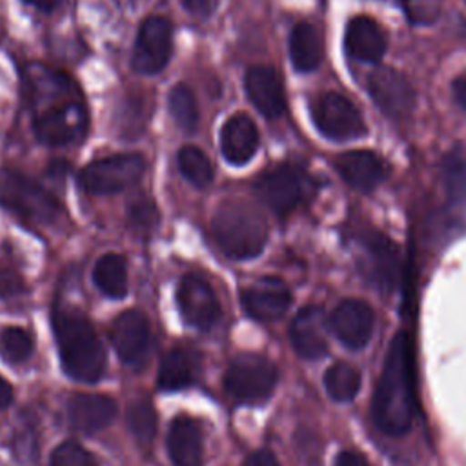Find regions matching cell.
I'll return each instance as SVG.
<instances>
[{"instance_id": "30bf717a", "label": "cell", "mask_w": 466, "mask_h": 466, "mask_svg": "<svg viewBox=\"0 0 466 466\" xmlns=\"http://www.w3.org/2000/svg\"><path fill=\"white\" fill-rule=\"evenodd\" d=\"M177 304L186 324L202 331L213 328L220 317V304L213 288L193 273L178 282Z\"/></svg>"}, {"instance_id": "4316f807", "label": "cell", "mask_w": 466, "mask_h": 466, "mask_svg": "<svg viewBox=\"0 0 466 466\" xmlns=\"http://www.w3.org/2000/svg\"><path fill=\"white\" fill-rule=\"evenodd\" d=\"M441 180L453 206L466 202V147L453 146L441 160Z\"/></svg>"}, {"instance_id": "60d3db41", "label": "cell", "mask_w": 466, "mask_h": 466, "mask_svg": "<svg viewBox=\"0 0 466 466\" xmlns=\"http://www.w3.org/2000/svg\"><path fill=\"white\" fill-rule=\"evenodd\" d=\"M25 4L40 9V11H53L56 9L64 0H24Z\"/></svg>"}, {"instance_id": "603a6c76", "label": "cell", "mask_w": 466, "mask_h": 466, "mask_svg": "<svg viewBox=\"0 0 466 466\" xmlns=\"http://www.w3.org/2000/svg\"><path fill=\"white\" fill-rule=\"evenodd\" d=\"M167 451L175 466H204L202 431L195 419L178 415L167 431Z\"/></svg>"}, {"instance_id": "4dcf8cb0", "label": "cell", "mask_w": 466, "mask_h": 466, "mask_svg": "<svg viewBox=\"0 0 466 466\" xmlns=\"http://www.w3.org/2000/svg\"><path fill=\"white\" fill-rule=\"evenodd\" d=\"M180 173L197 187H206L213 180V166L206 153L195 146H184L178 151Z\"/></svg>"}, {"instance_id": "44dd1931", "label": "cell", "mask_w": 466, "mask_h": 466, "mask_svg": "<svg viewBox=\"0 0 466 466\" xmlns=\"http://www.w3.org/2000/svg\"><path fill=\"white\" fill-rule=\"evenodd\" d=\"M344 47L359 62L375 64L386 51V35L370 16H353L344 31Z\"/></svg>"}, {"instance_id": "d6986e66", "label": "cell", "mask_w": 466, "mask_h": 466, "mask_svg": "<svg viewBox=\"0 0 466 466\" xmlns=\"http://www.w3.org/2000/svg\"><path fill=\"white\" fill-rule=\"evenodd\" d=\"M289 339L297 355L302 359H320L328 350L326 320L322 309L317 306L302 308L291 322Z\"/></svg>"}, {"instance_id": "b9f144b4", "label": "cell", "mask_w": 466, "mask_h": 466, "mask_svg": "<svg viewBox=\"0 0 466 466\" xmlns=\"http://www.w3.org/2000/svg\"><path fill=\"white\" fill-rule=\"evenodd\" d=\"M426 2H428V0H410L411 5H426Z\"/></svg>"}, {"instance_id": "d4e9b609", "label": "cell", "mask_w": 466, "mask_h": 466, "mask_svg": "<svg viewBox=\"0 0 466 466\" xmlns=\"http://www.w3.org/2000/svg\"><path fill=\"white\" fill-rule=\"evenodd\" d=\"M289 58L293 67L300 73H308L319 67L322 60V38L315 25L299 22L289 35Z\"/></svg>"}, {"instance_id": "d590c367", "label": "cell", "mask_w": 466, "mask_h": 466, "mask_svg": "<svg viewBox=\"0 0 466 466\" xmlns=\"http://www.w3.org/2000/svg\"><path fill=\"white\" fill-rule=\"evenodd\" d=\"M182 4L189 13L206 18L217 9L218 0H182Z\"/></svg>"}, {"instance_id": "8fae6325", "label": "cell", "mask_w": 466, "mask_h": 466, "mask_svg": "<svg viewBox=\"0 0 466 466\" xmlns=\"http://www.w3.org/2000/svg\"><path fill=\"white\" fill-rule=\"evenodd\" d=\"M118 359L133 368L144 364L151 348V329L146 315L137 309L122 311L109 331Z\"/></svg>"}, {"instance_id": "74e56055", "label": "cell", "mask_w": 466, "mask_h": 466, "mask_svg": "<svg viewBox=\"0 0 466 466\" xmlns=\"http://www.w3.org/2000/svg\"><path fill=\"white\" fill-rule=\"evenodd\" d=\"M335 466H370V464L362 455L346 450V451L339 453V457L335 461Z\"/></svg>"}, {"instance_id": "8d00e7d4", "label": "cell", "mask_w": 466, "mask_h": 466, "mask_svg": "<svg viewBox=\"0 0 466 466\" xmlns=\"http://www.w3.org/2000/svg\"><path fill=\"white\" fill-rule=\"evenodd\" d=\"M242 466H279L277 459L273 457L271 451L268 450H258V451H253Z\"/></svg>"}, {"instance_id": "83f0119b", "label": "cell", "mask_w": 466, "mask_h": 466, "mask_svg": "<svg viewBox=\"0 0 466 466\" xmlns=\"http://www.w3.org/2000/svg\"><path fill=\"white\" fill-rule=\"evenodd\" d=\"M324 386L333 400L348 402L360 388V373L346 362H337L326 370Z\"/></svg>"}, {"instance_id": "ac0fdd59", "label": "cell", "mask_w": 466, "mask_h": 466, "mask_svg": "<svg viewBox=\"0 0 466 466\" xmlns=\"http://www.w3.org/2000/svg\"><path fill=\"white\" fill-rule=\"evenodd\" d=\"M116 415V402L100 393H75L67 402V417L75 430L95 433L107 428Z\"/></svg>"}, {"instance_id": "7402d4cb", "label": "cell", "mask_w": 466, "mask_h": 466, "mask_svg": "<svg viewBox=\"0 0 466 466\" xmlns=\"http://www.w3.org/2000/svg\"><path fill=\"white\" fill-rule=\"evenodd\" d=\"M258 147V131L255 122L237 113L226 120L220 131V149L224 158L233 166H242L253 158Z\"/></svg>"}, {"instance_id": "5b68a950", "label": "cell", "mask_w": 466, "mask_h": 466, "mask_svg": "<svg viewBox=\"0 0 466 466\" xmlns=\"http://www.w3.org/2000/svg\"><path fill=\"white\" fill-rule=\"evenodd\" d=\"M0 206L35 224H51L62 215V206L47 189L13 169L0 171Z\"/></svg>"}, {"instance_id": "7a4b0ae2", "label": "cell", "mask_w": 466, "mask_h": 466, "mask_svg": "<svg viewBox=\"0 0 466 466\" xmlns=\"http://www.w3.org/2000/svg\"><path fill=\"white\" fill-rule=\"evenodd\" d=\"M373 420L386 435H404L413 420V350L408 333L399 331L390 346L373 395Z\"/></svg>"}, {"instance_id": "2e32d148", "label": "cell", "mask_w": 466, "mask_h": 466, "mask_svg": "<svg viewBox=\"0 0 466 466\" xmlns=\"http://www.w3.org/2000/svg\"><path fill=\"white\" fill-rule=\"evenodd\" d=\"M366 275L382 291H391L399 280V253L393 240L382 233L364 237Z\"/></svg>"}, {"instance_id": "484cf974", "label": "cell", "mask_w": 466, "mask_h": 466, "mask_svg": "<svg viewBox=\"0 0 466 466\" xmlns=\"http://www.w3.org/2000/svg\"><path fill=\"white\" fill-rule=\"evenodd\" d=\"M96 288L109 299H122L127 293L126 260L118 253L102 255L93 269Z\"/></svg>"}, {"instance_id": "f546056e", "label": "cell", "mask_w": 466, "mask_h": 466, "mask_svg": "<svg viewBox=\"0 0 466 466\" xmlns=\"http://www.w3.org/2000/svg\"><path fill=\"white\" fill-rule=\"evenodd\" d=\"M167 106H169V113L175 120V124L186 131L191 133L197 129L198 124V107H197V100L193 91L184 86V84H177L167 96Z\"/></svg>"}, {"instance_id": "f35d334b", "label": "cell", "mask_w": 466, "mask_h": 466, "mask_svg": "<svg viewBox=\"0 0 466 466\" xmlns=\"http://www.w3.org/2000/svg\"><path fill=\"white\" fill-rule=\"evenodd\" d=\"M453 96H455V102L462 109H466V76L455 78V82H453Z\"/></svg>"}, {"instance_id": "ffe728a7", "label": "cell", "mask_w": 466, "mask_h": 466, "mask_svg": "<svg viewBox=\"0 0 466 466\" xmlns=\"http://www.w3.org/2000/svg\"><path fill=\"white\" fill-rule=\"evenodd\" d=\"M246 93L251 104L268 118H277L284 111V89L280 76L273 67L255 66L244 78Z\"/></svg>"}, {"instance_id": "d6a6232c", "label": "cell", "mask_w": 466, "mask_h": 466, "mask_svg": "<svg viewBox=\"0 0 466 466\" xmlns=\"http://www.w3.org/2000/svg\"><path fill=\"white\" fill-rule=\"evenodd\" d=\"M127 218H129V226L137 233H151L158 222V211H157L155 202L151 198L140 195L138 198H135L129 204Z\"/></svg>"}, {"instance_id": "cb8c5ba5", "label": "cell", "mask_w": 466, "mask_h": 466, "mask_svg": "<svg viewBox=\"0 0 466 466\" xmlns=\"http://www.w3.org/2000/svg\"><path fill=\"white\" fill-rule=\"evenodd\" d=\"M200 371V355L189 348H173L167 351L158 368V386L166 391L189 388L197 382Z\"/></svg>"}, {"instance_id": "9c48e42d", "label": "cell", "mask_w": 466, "mask_h": 466, "mask_svg": "<svg viewBox=\"0 0 466 466\" xmlns=\"http://www.w3.org/2000/svg\"><path fill=\"white\" fill-rule=\"evenodd\" d=\"M173 49V29L169 20L164 16H149L142 22L135 49H133V67L138 73L153 75L166 67Z\"/></svg>"}, {"instance_id": "f1b7e54d", "label": "cell", "mask_w": 466, "mask_h": 466, "mask_svg": "<svg viewBox=\"0 0 466 466\" xmlns=\"http://www.w3.org/2000/svg\"><path fill=\"white\" fill-rule=\"evenodd\" d=\"M127 426L142 450H149L157 435V411L147 399L135 400L127 410Z\"/></svg>"}, {"instance_id": "7c38bea8", "label": "cell", "mask_w": 466, "mask_h": 466, "mask_svg": "<svg viewBox=\"0 0 466 466\" xmlns=\"http://www.w3.org/2000/svg\"><path fill=\"white\" fill-rule=\"evenodd\" d=\"M368 89L373 102L390 118H406L415 104V91L410 80L397 69L379 67L370 75Z\"/></svg>"}, {"instance_id": "836d02e7", "label": "cell", "mask_w": 466, "mask_h": 466, "mask_svg": "<svg viewBox=\"0 0 466 466\" xmlns=\"http://www.w3.org/2000/svg\"><path fill=\"white\" fill-rule=\"evenodd\" d=\"M51 466H96L95 457L78 442L67 441L55 448Z\"/></svg>"}, {"instance_id": "5bb4252c", "label": "cell", "mask_w": 466, "mask_h": 466, "mask_svg": "<svg viewBox=\"0 0 466 466\" xmlns=\"http://www.w3.org/2000/svg\"><path fill=\"white\" fill-rule=\"evenodd\" d=\"M373 320V309L364 300L346 299L333 309L329 328L346 348L360 350L371 337Z\"/></svg>"}, {"instance_id": "9a60e30c", "label": "cell", "mask_w": 466, "mask_h": 466, "mask_svg": "<svg viewBox=\"0 0 466 466\" xmlns=\"http://www.w3.org/2000/svg\"><path fill=\"white\" fill-rule=\"evenodd\" d=\"M255 189L262 202L279 215L293 211L302 197L300 178L289 166H277L262 173L255 182Z\"/></svg>"}, {"instance_id": "52a82bcc", "label": "cell", "mask_w": 466, "mask_h": 466, "mask_svg": "<svg viewBox=\"0 0 466 466\" xmlns=\"http://www.w3.org/2000/svg\"><path fill=\"white\" fill-rule=\"evenodd\" d=\"M146 162L138 153H120L89 162L78 180L91 195H111L137 184L144 173Z\"/></svg>"}, {"instance_id": "8992f818", "label": "cell", "mask_w": 466, "mask_h": 466, "mask_svg": "<svg viewBox=\"0 0 466 466\" xmlns=\"http://www.w3.org/2000/svg\"><path fill=\"white\" fill-rule=\"evenodd\" d=\"M277 384V368L271 360L257 353L237 355L226 373V393L240 404H260L268 400Z\"/></svg>"}, {"instance_id": "ab89813d", "label": "cell", "mask_w": 466, "mask_h": 466, "mask_svg": "<svg viewBox=\"0 0 466 466\" xmlns=\"http://www.w3.org/2000/svg\"><path fill=\"white\" fill-rule=\"evenodd\" d=\"M13 400V388L11 384L0 375V410L9 406Z\"/></svg>"}, {"instance_id": "e575fe53", "label": "cell", "mask_w": 466, "mask_h": 466, "mask_svg": "<svg viewBox=\"0 0 466 466\" xmlns=\"http://www.w3.org/2000/svg\"><path fill=\"white\" fill-rule=\"evenodd\" d=\"M22 289H24L22 275L15 268L7 264H0V297L9 299L22 293Z\"/></svg>"}, {"instance_id": "4fadbf2b", "label": "cell", "mask_w": 466, "mask_h": 466, "mask_svg": "<svg viewBox=\"0 0 466 466\" xmlns=\"http://www.w3.org/2000/svg\"><path fill=\"white\" fill-rule=\"evenodd\" d=\"M240 300L249 317L269 322L280 319L288 311L291 291L280 279L262 277L242 289Z\"/></svg>"}, {"instance_id": "ba28073f", "label": "cell", "mask_w": 466, "mask_h": 466, "mask_svg": "<svg viewBox=\"0 0 466 466\" xmlns=\"http://www.w3.org/2000/svg\"><path fill=\"white\" fill-rule=\"evenodd\" d=\"M317 129L331 140H353L366 133V122L351 100L339 93L319 96L311 109Z\"/></svg>"}, {"instance_id": "6da1fadb", "label": "cell", "mask_w": 466, "mask_h": 466, "mask_svg": "<svg viewBox=\"0 0 466 466\" xmlns=\"http://www.w3.org/2000/svg\"><path fill=\"white\" fill-rule=\"evenodd\" d=\"M27 96L35 107V133L47 146H66L84 137L87 113L75 84L62 73L33 67L25 78Z\"/></svg>"}, {"instance_id": "1f68e13d", "label": "cell", "mask_w": 466, "mask_h": 466, "mask_svg": "<svg viewBox=\"0 0 466 466\" xmlns=\"http://www.w3.org/2000/svg\"><path fill=\"white\" fill-rule=\"evenodd\" d=\"M33 355V339L31 335L16 326L4 328L0 331V357L5 362L20 364Z\"/></svg>"}, {"instance_id": "277c9868", "label": "cell", "mask_w": 466, "mask_h": 466, "mask_svg": "<svg viewBox=\"0 0 466 466\" xmlns=\"http://www.w3.org/2000/svg\"><path fill=\"white\" fill-rule=\"evenodd\" d=\"M213 238L231 258L257 257L268 240V226L262 213L246 200L226 198L211 220Z\"/></svg>"}, {"instance_id": "3957f363", "label": "cell", "mask_w": 466, "mask_h": 466, "mask_svg": "<svg viewBox=\"0 0 466 466\" xmlns=\"http://www.w3.org/2000/svg\"><path fill=\"white\" fill-rule=\"evenodd\" d=\"M62 370L80 382H98L106 371V351L87 317L73 308L51 313Z\"/></svg>"}, {"instance_id": "e0dca14e", "label": "cell", "mask_w": 466, "mask_h": 466, "mask_svg": "<svg viewBox=\"0 0 466 466\" xmlns=\"http://www.w3.org/2000/svg\"><path fill=\"white\" fill-rule=\"evenodd\" d=\"M335 167L344 182L359 191H371L386 177V164L368 149L344 151L335 158Z\"/></svg>"}]
</instances>
